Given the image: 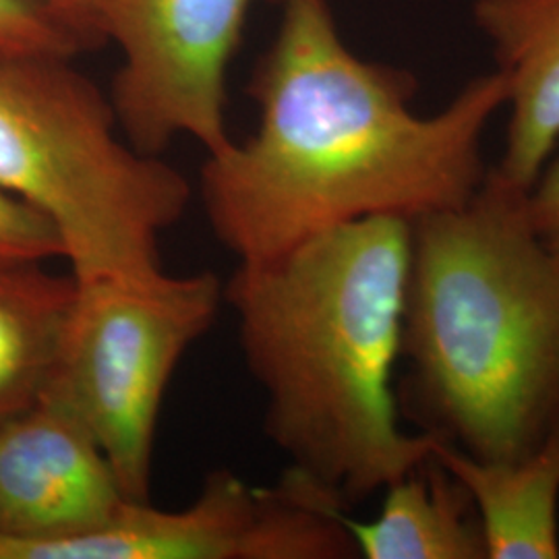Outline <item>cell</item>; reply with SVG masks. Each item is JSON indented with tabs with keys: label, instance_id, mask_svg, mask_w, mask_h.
I'll return each instance as SVG.
<instances>
[{
	"label": "cell",
	"instance_id": "obj_3",
	"mask_svg": "<svg viewBox=\"0 0 559 559\" xmlns=\"http://www.w3.org/2000/svg\"><path fill=\"white\" fill-rule=\"evenodd\" d=\"M526 195L487 170L466 203L411 222L399 408L485 462L526 459L559 425V258Z\"/></svg>",
	"mask_w": 559,
	"mask_h": 559
},
{
	"label": "cell",
	"instance_id": "obj_16",
	"mask_svg": "<svg viewBox=\"0 0 559 559\" xmlns=\"http://www.w3.org/2000/svg\"><path fill=\"white\" fill-rule=\"evenodd\" d=\"M57 20L69 27L85 48L104 44L102 11L106 0H38Z\"/></svg>",
	"mask_w": 559,
	"mask_h": 559
},
{
	"label": "cell",
	"instance_id": "obj_14",
	"mask_svg": "<svg viewBox=\"0 0 559 559\" xmlns=\"http://www.w3.org/2000/svg\"><path fill=\"white\" fill-rule=\"evenodd\" d=\"M62 258L55 226L38 210L0 189V265Z\"/></svg>",
	"mask_w": 559,
	"mask_h": 559
},
{
	"label": "cell",
	"instance_id": "obj_6",
	"mask_svg": "<svg viewBox=\"0 0 559 559\" xmlns=\"http://www.w3.org/2000/svg\"><path fill=\"white\" fill-rule=\"evenodd\" d=\"M255 0H106L102 38L119 48L110 102L124 140L160 156L193 138L207 156L233 145L226 75Z\"/></svg>",
	"mask_w": 559,
	"mask_h": 559
},
{
	"label": "cell",
	"instance_id": "obj_13",
	"mask_svg": "<svg viewBox=\"0 0 559 559\" xmlns=\"http://www.w3.org/2000/svg\"><path fill=\"white\" fill-rule=\"evenodd\" d=\"M85 44L38 0H0V62L57 55L75 57Z\"/></svg>",
	"mask_w": 559,
	"mask_h": 559
},
{
	"label": "cell",
	"instance_id": "obj_2",
	"mask_svg": "<svg viewBox=\"0 0 559 559\" xmlns=\"http://www.w3.org/2000/svg\"><path fill=\"white\" fill-rule=\"evenodd\" d=\"M411 222L376 216L239 263L224 286L242 357L265 394V433L288 468L348 508L431 456L399 423Z\"/></svg>",
	"mask_w": 559,
	"mask_h": 559
},
{
	"label": "cell",
	"instance_id": "obj_1",
	"mask_svg": "<svg viewBox=\"0 0 559 559\" xmlns=\"http://www.w3.org/2000/svg\"><path fill=\"white\" fill-rule=\"evenodd\" d=\"M415 92L411 73L346 46L330 0H282L249 85L258 129L201 170L216 239L258 263L350 222H413L466 203L487 175L483 138L506 80L480 75L431 117L413 110Z\"/></svg>",
	"mask_w": 559,
	"mask_h": 559
},
{
	"label": "cell",
	"instance_id": "obj_15",
	"mask_svg": "<svg viewBox=\"0 0 559 559\" xmlns=\"http://www.w3.org/2000/svg\"><path fill=\"white\" fill-rule=\"evenodd\" d=\"M526 207L539 239L559 258V158L543 168L526 195Z\"/></svg>",
	"mask_w": 559,
	"mask_h": 559
},
{
	"label": "cell",
	"instance_id": "obj_9",
	"mask_svg": "<svg viewBox=\"0 0 559 559\" xmlns=\"http://www.w3.org/2000/svg\"><path fill=\"white\" fill-rule=\"evenodd\" d=\"M473 20L506 80L501 179L531 191L559 141V0H475Z\"/></svg>",
	"mask_w": 559,
	"mask_h": 559
},
{
	"label": "cell",
	"instance_id": "obj_11",
	"mask_svg": "<svg viewBox=\"0 0 559 559\" xmlns=\"http://www.w3.org/2000/svg\"><path fill=\"white\" fill-rule=\"evenodd\" d=\"M348 531L365 559H487L477 508L433 454L385 487L378 519Z\"/></svg>",
	"mask_w": 559,
	"mask_h": 559
},
{
	"label": "cell",
	"instance_id": "obj_10",
	"mask_svg": "<svg viewBox=\"0 0 559 559\" xmlns=\"http://www.w3.org/2000/svg\"><path fill=\"white\" fill-rule=\"evenodd\" d=\"M431 454L475 503L487 559L559 558V425L514 462L473 459L438 438Z\"/></svg>",
	"mask_w": 559,
	"mask_h": 559
},
{
	"label": "cell",
	"instance_id": "obj_7",
	"mask_svg": "<svg viewBox=\"0 0 559 559\" xmlns=\"http://www.w3.org/2000/svg\"><path fill=\"white\" fill-rule=\"evenodd\" d=\"M359 558L344 508L286 468L276 487L212 471L191 506L168 512L127 501L100 533L38 547L25 559Z\"/></svg>",
	"mask_w": 559,
	"mask_h": 559
},
{
	"label": "cell",
	"instance_id": "obj_8",
	"mask_svg": "<svg viewBox=\"0 0 559 559\" xmlns=\"http://www.w3.org/2000/svg\"><path fill=\"white\" fill-rule=\"evenodd\" d=\"M127 501L100 445L59 404L0 423V559L96 535Z\"/></svg>",
	"mask_w": 559,
	"mask_h": 559
},
{
	"label": "cell",
	"instance_id": "obj_4",
	"mask_svg": "<svg viewBox=\"0 0 559 559\" xmlns=\"http://www.w3.org/2000/svg\"><path fill=\"white\" fill-rule=\"evenodd\" d=\"M0 189L55 226L80 284L162 274V235L191 200L189 180L124 140L110 98L57 55L0 62Z\"/></svg>",
	"mask_w": 559,
	"mask_h": 559
},
{
	"label": "cell",
	"instance_id": "obj_12",
	"mask_svg": "<svg viewBox=\"0 0 559 559\" xmlns=\"http://www.w3.org/2000/svg\"><path fill=\"white\" fill-rule=\"evenodd\" d=\"M44 263L0 265V423L40 402L78 299L73 274Z\"/></svg>",
	"mask_w": 559,
	"mask_h": 559
},
{
	"label": "cell",
	"instance_id": "obj_5",
	"mask_svg": "<svg viewBox=\"0 0 559 559\" xmlns=\"http://www.w3.org/2000/svg\"><path fill=\"white\" fill-rule=\"evenodd\" d=\"M78 286L41 400L92 433L129 500L150 501L164 394L180 359L218 318L224 286L212 272Z\"/></svg>",
	"mask_w": 559,
	"mask_h": 559
}]
</instances>
